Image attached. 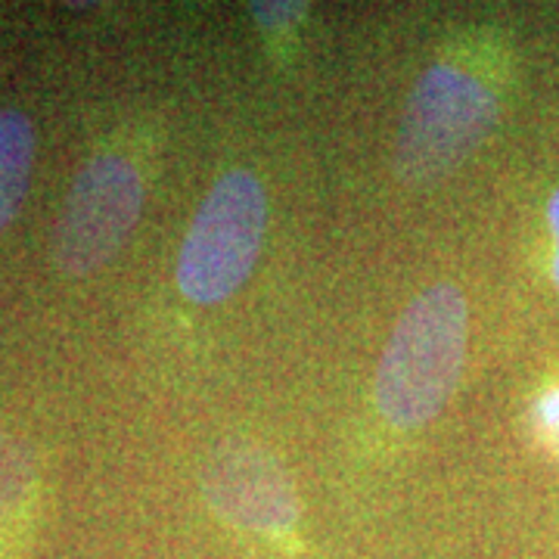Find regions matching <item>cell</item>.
I'll return each mask as SVG.
<instances>
[{
	"label": "cell",
	"instance_id": "cell-9",
	"mask_svg": "<svg viewBox=\"0 0 559 559\" xmlns=\"http://www.w3.org/2000/svg\"><path fill=\"white\" fill-rule=\"evenodd\" d=\"M535 423L538 429L559 448V385L547 389L538 401H535Z\"/></svg>",
	"mask_w": 559,
	"mask_h": 559
},
{
	"label": "cell",
	"instance_id": "cell-1",
	"mask_svg": "<svg viewBox=\"0 0 559 559\" xmlns=\"http://www.w3.org/2000/svg\"><path fill=\"white\" fill-rule=\"evenodd\" d=\"M469 340V305L454 283H436L411 301L382 348L373 399L395 429H419L454 395Z\"/></svg>",
	"mask_w": 559,
	"mask_h": 559
},
{
	"label": "cell",
	"instance_id": "cell-11",
	"mask_svg": "<svg viewBox=\"0 0 559 559\" xmlns=\"http://www.w3.org/2000/svg\"><path fill=\"white\" fill-rule=\"evenodd\" d=\"M557 237V252H554V280H557V286H559V230L554 234Z\"/></svg>",
	"mask_w": 559,
	"mask_h": 559
},
{
	"label": "cell",
	"instance_id": "cell-4",
	"mask_svg": "<svg viewBox=\"0 0 559 559\" xmlns=\"http://www.w3.org/2000/svg\"><path fill=\"white\" fill-rule=\"evenodd\" d=\"M146 200L140 162L119 146L81 165L57 221L53 259L66 277H87L119 252Z\"/></svg>",
	"mask_w": 559,
	"mask_h": 559
},
{
	"label": "cell",
	"instance_id": "cell-3",
	"mask_svg": "<svg viewBox=\"0 0 559 559\" xmlns=\"http://www.w3.org/2000/svg\"><path fill=\"white\" fill-rule=\"evenodd\" d=\"M267 227L261 180L234 168L221 175L197 209L178 252V289L193 305H218L252 277Z\"/></svg>",
	"mask_w": 559,
	"mask_h": 559
},
{
	"label": "cell",
	"instance_id": "cell-2",
	"mask_svg": "<svg viewBox=\"0 0 559 559\" xmlns=\"http://www.w3.org/2000/svg\"><path fill=\"white\" fill-rule=\"evenodd\" d=\"M500 94L473 62L448 53L436 60L411 94L401 121L395 171L404 183L444 178L495 128Z\"/></svg>",
	"mask_w": 559,
	"mask_h": 559
},
{
	"label": "cell",
	"instance_id": "cell-7",
	"mask_svg": "<svg viewBox=\"0 0 559 559\" xmlns=\"http://www.w3.org/2000/svg\"><path fill=\"white\" fill-rule=\"evenodd\" d=\"M35 168V124L32 119L3 106L0 109V230L16 218L25 202Z\"/></svg>",
	"mask_w": 559,
	"mask_h": 559
},
{
	"label": "cell",
	"instance_id": "cell-10",
	"mask_svg": "<svg viewBox=\"0 0 559 559\" xmlns=\"http://www.w3.org/2000/svg\"><path fill=\"white\" fill-rule=\"evenodd\" d=\"M547 221H550V230L557 234V230H559V190L554 193L550 205H547Z\"/></svg>",
	"mask_w": 559,
	"mask_h": 559
},
{
	"label": "cell",
	"instance_id": "cell-8",
	"mask_svg": "<svg viewBox=\"0 0 559 559\" xmlns=\"http://www.w3.org/2000/svg\"><path fill=\"white\" fill-rule=\"evenodd\" d=\"M252 13H255V20L267 32H277V28H286V25L299 22L305 16V7L301 3H255Z\"/></svg>",
	"mask_w": 559,
	"mask_h": 559
},
{
	"label": "cell",
	"instance_id": "cell-5",
	"mask_svg": "<svg viewBox=\"0 0 559 559\" xmlns=\"http://www.w3.org/2000/svg\"><path fill=\"white\" fill-rule=\"evenodd\" d=\"M202 491L221 520L240 532L261 538L296 532L299 500L293 481L259 444H224L205 466Z\"/></svg>",
	"mask_w": 559,
	"mask_h": 559
},
{
	"label": "cell",
	"instance_id": "cell-6",
	"mask_svg": "<svg viewBox=\"0 0 559 559\" xmlns=\"http://www.w3.org/2000/svg\"><path fill=\"white\" fill-rule=\"evenodd\" d=\"M38 460L25 441L0 436V559L13 557L38 507Z\"/></svg>",
	"mask_w": 559,
	"mask_h": 559
}]
</instances>
